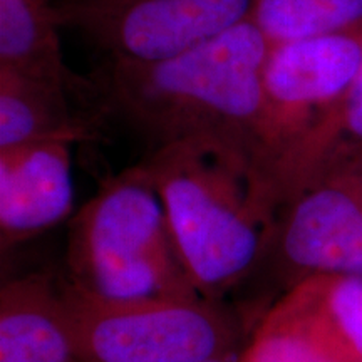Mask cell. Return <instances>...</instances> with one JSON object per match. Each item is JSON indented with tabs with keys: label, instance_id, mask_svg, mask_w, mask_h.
I'll use <instances>...</instances> for the list:
<instances>
[{
	"label": "cell",
	"instance_id": "cell-1",
	"mask_svg": "<svg viewBox=\"0 0 362 362\" xmlns=\"http://www.w3.org/2000/svg\"><path fill=\"white\" fill-rule=\"evenodd\" d=\"M269 51L265 35L247 21L163 61L107 59L93 81L99 106L155 148L178 141L215 144L242 158L262 185V78Z\"/></svg>",
	"mask_w": 362,
	"mask_h": 362
},
{
	"label": "cell",
	"instance_id": "cell-2",
	"mask_svg": "<svg viewBox=\"0 0 362 362\" xmlns=\"http://www.w3.org/2000/svg\"><path fill=\"white\" fill-rule=\"evenodd\" d=\"M151 176L198 293L223 300L264 264L277 210L242 158L203 141L153 148Z\"/></svg>",
	"mask_w": 362,
	"mask_h": 362
},
{
	"label": "cell",
	"instance_id": "cell-3",
	"mask_svg": "<svg viewBox=\"0 0 362 362\" xmlns=\"http://www.w3.org/2000/svg\"><path fill=\"white\" fill-rule=\"evenodd\" d=\"M66 282L103 298L200 296L143 163L107 178L71 216Z\"/></svg>",
	"mask_w": 362,
	"mask_h": 362
},
{
	"label": "cell",
	"instance_id": "cell-4",
	"mask_svg": "<svg viewBox=\"0 0 362 362\" xmlns=\"http://www.w3.org/2000/svg\"><path fill=\"white\" fill-rule=\"evenodd\" d=\"M361 56L362 33L270 45L262 78L260 180L277 211L327 156Z\"/></svg>",
	"mask_w": 362,
	"mask_h": 362
},
{
	"label": "cell",
	"instance_id": "cell-5",
	"mask_svg": "<svg viewBox=\"0 0 362 362\" xmlns=\"http://www.w3.org/2000/svg\"><path fill=\"white\" fill-rule=\"evenodd\" d=\"M72 342L84 362H202L245 349L242 322L203 296L103 298L61 284Z\"/></svg>",
	"mask_w": 362,
	"mask_h": 362
},
{
	"label": "cell",
	"instance_id": "cell-6",
	"mask_svg": "<svg viewBox=\"0 0 362 362\" xmlns=\"http://www.w3.org/2000/svg\"><path fill=\"white\" fill-rule=\"evenodd\" d=\"M265 262L284 291L314 275H362V146L332 153L279 208Z\"/></svg>",
	"mask_w": 362,
	"mask_h": 362
},
{
	"label": "cell",
	"instance_id": "cell-7",
	"mask_svg": "<svg viewBox=\"0 0 362 362\" xmlns=\"http://www.w3.org/2000/svg\"><path fill=\"white\" fill-rule=\"evenodd\" d=\"M255 0H51L59 29L78 30L110 61L175 57L250 21Z\"/></svg>",
	"mask_w": 362,
	"mask_h": 362
},
{
	"label": "cell",
	"instance_id": "cell-8",
	"mask_svg": "<svg viewBox=\"0 0 362 362\" xmlns=\"http://www.w3.org/2000/svg\"><path fill=\"white\" fill-rule=\"evenodd\" d=\"M71 146L44 141L0 151L2 255L72 216Z\"/></svg>",
	"mask_w": 362,
	"mask_h": 362
},
{
	"label": "cell",
	"instance_id": "cell-9",
	"mask_svg": "<svg viewBox=\"0 0 362 362\" xmlns=\"http://www.w3.org/2000/svg\"><path fill=\"white\" fill-rule=\"evenodd\" d=\"M0 362H84L72 342L61 284L49 275L2 284Z\"/></svg>",
	"mask_w": 362,
	"mask_h": 362
},
{
	"label": "cell",
	"instance_id": "cell-10",
	"mask_svg": "<svg viewBox=\"0 0 362 362\" xmlns=\"http://www.w3.org/2000/svg\"><path fill=\"white\" fill-rule=\"evenodd\" d=\"M265 314L342 362H362V275H314L284 291Z\"/></svg>",
	"mask_w": 362,
	"mask_h": 362
},
{
	"label": "cell",
	"instance_id": "cell-11",
	"mask_svg": "<svg viewBox=\"0 0 362 362\" xmlns=\"http://www.w3.org/2000/svg\"><path fill=\"white\" fill-rule=\"evenodd\" d=\"M51 0H0V69L51 84L84 103H98L93 78L76 74L62 56Z\"/></svg>",
	"mask_w": 362,
	"mask_h": 362
},
{
	"label": "cell",
	"instance_id": "cell-12",
	"mask_svg": "<svg viewBox=\"0 0 362 362\" xmlns=\"http://www.w3.org/2000/svg\"><path fill=\"white\" fill-rule=\"evenodd\" d=\"M64 90L0 69V151L44 141H89L96 131L71 111Z\"/></svg>",
	"mask_w": 362,
	"mask_h": 362
},
{
	"label": "cell",
	"instance_id": "cell-13",
	"mask_svg": "<svg viewBox=\"0 0 362 362\" xmlns=\"http://www.w3.org/2000/svg\"><path fill=\"white\" fill-rule=\"evenodd\" d=\"M250 21L270 45L362 33V0H255Z\"/></svg>",
	"mask_w": 362,
	"mask_h": 362
},
{
	"label": "cell",
	"instance_id": "cell-14",
	"mask_svg": "<svg viewBox=\"0 0 362 362\" xmlns=\"http://www.w3.org/2000/svg\"><path fill=\"white\" fill-rule=\"evenodd\" d=\"M238 362H342L319 344L274 317L262 315Z\"/></svg>",
	"mask_w": 362,
	"mask_h": 362
},
{
	"label": "cell",
	"instance_id": "cell-15",
	"mask_svg": "<svg viewBox=\"0 0 362 362\" xmlns=\"http://www.w3.org/2000/svg\"><path fill=\"white\" fill-rule=\"evenodd\" d=\"M359 146H362V56L359 67H357L354 78L351 81L349 89H347L341 107H339L336 124H334L332 129V138H330L329 153L325 160L332 153L341 151V149Z\"/></svg>",
	"mask_w": 362,
	"mask_h": 362
},
{
	"label": "cell",
	"instance_id": "cell-16",
	"mask_svg": "<svg viewBox=\"0 0 362 362\" xmlns=\"http://www.w3.org/2000/svg\"><path fill=\"white\" fill-rule=\"evenodd\" d=\"M202 362H238V357H233V359H208Z\"/></svg>",
	"mask_w": 362,
	"mask_h": 362
}]
</instances>
